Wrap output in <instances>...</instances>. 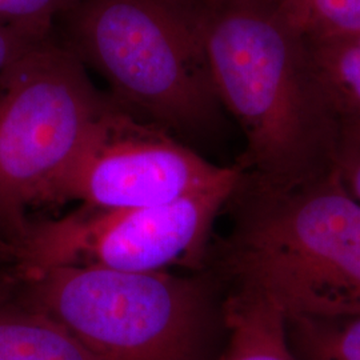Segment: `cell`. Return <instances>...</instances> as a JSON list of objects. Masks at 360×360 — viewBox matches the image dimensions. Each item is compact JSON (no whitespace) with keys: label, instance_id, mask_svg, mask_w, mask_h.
<instances>
[{"label":"cell","instance_id":"cell-12","mask_svg":"<svg viewBox=\"0 0 360 360\" xmlns=\"http://www.w3.org/2000/svg\"><path fill=\"white\" fill-rule=\"evenodd\" d=\"M306 39L360 32V0H307L288 19Z\"/></svg>","mask_w":360,"mask_h":360},{"label":"cell","instance_id":"cell-7","mask_svg":"<svg viewBox=\"0 0 360 360\" xmlns=\"http://www.w3.org/2000/svg\"><path fill=\"white\" fill-rule=\"evenodd\" d=\"M233 168L210 162L190 144L129 114L108 96L58 202L77 200L94 210L162 206L218 183Z\"/></svg>","mask_w":360,"mask_h":360},{"label":"cell","instance_id":"cell-13","mask_svg":"<svg viewBox=\"0 0 360 360\" xmlns=\"http://www.w3.org/2000/svg\"><path fill=\"white\" fill-rule=\"evenodd\" d=\"M83 0H0V22L53 28Z\"/></svg>","mask_w":360,"mask_h":360},{"label":"cell","instance_id":"cell-5","mask_svg":"<svg viewBox=\"0 0 360 360\" xmlns=\"http://www.w3.org/2000/svg\"><path fill=\"white\" fill-rule=\"evenodd\" d=\"M107 101L56 30L0 82V220L18 235L27 208L58 202Z\"/></svg>","mask_w":360,"mask_h":360},{"label":"cell","instance_id":"cell-1","mask_svg":"<svg viewBox=\"0 0 360 360\" xmlns=\"http://www.w3.org/2000/svg\"><path fill=\"white\" fill-rule=\"evenodd\" d=\"M199 31L219 102L245 135V179L288 188L334 169L340 124L283 13L269 0H203Z\"/></svg>","mask_w":360,"mask_h":360},{"label":"cell","instance_id":"cell-11","mask_svg":"<svg viewBox=\"0 0 360 360\" xmlns=\"http://www.w3.org/2000/svg\"><path fill=\"white\" fill-rule=\"evenodd\" d=\"M296 360H360V314L334 318H285Z\"/></svg>","mask_w":360,"mask_h":360},{"label":"cell","instance_id":"cell-14","mask_svg":"<svg viewBox=\"0 0 360 360\" xmlns=\"http://www.w3.org/2000/svg\"><path fill=\"white\" fill-rule=\"evenodd\" d=\"M53 30L55 27L39 28L0 22V82L34 44L49 37Z\"/></svg>","mask_w":360,"mask_h":360},{"label":"cell","instance_id":"cell-10","mask_svg":"<svg viewBox=\"0 0 360 360\" xmlns=\"http://www.w3.org/2000/svg\"><path fill=\"white\" fill-rule=\"evenodd\" d=\"M0 360H95L41 311L0 299Z\"/></svg>","mask_w":360,"mask_h":360},{"label":"cell","instance_id":"cell-4","mask_svg":"<svg viewBox=\"0 0 360 360\" xmlns=\"http://www.w3.org/2000/svg\"><path fill=\"white\" fill-rule=\"evenodd\" d=\"M27 278L30 306L95 360H208L223 324L224 297L211 275L55 267Z\"/></svg>","mask_w":360,"mask_h":360},{"label":"cell","instance_id":"cell-9","mask_svg":"<svg viewBox=\"0 0 360 360\" xmlns=\"http://www.w3.org/2000/svg\"><path fill=\"white\" fill-rule=\"evenodd\" d=\"M306 39V38H304ZM315 72L346 135L360 132V32L306 39Z\"/></svg>","mask_w":360,"mask_h":360},{"label":"cell","instance_id":"cell-8","mask_svg":"<svg viewBox=\"0 0 360 360\" xmlns=\"http://www.w3.org/2000/svg\"><path fill=\"white\" fill-rule=\"evenodd\" d=\"M223 324L227 340L217 360H296L285 316L266 300L227 292Z\"/></svg>","mask_w":360,"mask_h":360},{"label":"cell","instance_id":"cell-16","mask_svg":"<svg viewBox=\"0 0 360 360\" xmlns=\"http://www.w3.org/2000/svg\"><path fill=\"white\" fill-rule=\"evenodd\" d=\"M174 13H179L188 19H195L200 10L202 0H158Z\"/></svg>","mask_w":360,"mask_h":360},{"label":"cell","instance_id":"cell-3","mask_svg":"<svg viewBox=\"0 0 360 360\" xmlns=\"http://www.w3.org/2000/svg\"><path fill=\"white\" fill-rule=\"evenodd\" d=\"M60 23L59 39L129 114L186 143L218 127L199 20L158 0H83Z\"/></svg>","mask_w":360,"mask_h":360},{"label":"cell","instance_id":"cell-6","mask_svg":"<svg viewBox=\"0 0 360 360\" xmlns=\"http://www.w3.org/2000/svg\"><path fill=\"white\" fill-rule=\"evenodd\" d=\"M243 178L231 174L200 191L162 206L94 210L80 207L63 218L26 226L16 257L27 276L55 267L119 272H168L202 267L214 223Z\"/></svg>","mask_w":360,"mask_h":360},{"label":"cell","instance_id":"cell-2","mask_svg":"<svg viewBox=\"0 0 360 360\" xmlns=\"http://www.w3.org/2000/svg\"><path fill=\"white\" fill-rule=\"evenodd\" d=\"M219 257L227 292L269 302L285 318L360 314V203L339 169L288 188L245 178Z\"/></svg>","mask_w":360,"mask_h":360},{"label":"cell","instance_id":"cell-17","mask_svg":"<svg viewBox=\"0 0 360 360\" xmlns=\"http://www.w3.org/2000/svg\"><path fill=\"white\" fill-rule=\"evenodd\" d=\"M271 4L281 13H283L287 19L292 18L307 0H269Z\"/></svg>","mask_w":360,"mask_h":360},{"label":"cell","instance_id":"cell-15","mask_svg":"<svg viewBox=\"0 0 360 360\" xmlns=\"http://www.w3.org/2000/svg\"><path fill=\"white\" fill-rule=\"evenodd\" d=\"M336 168L348 191L360 203V132L343 136Z\"/></svg>","mask_w":360,"mask_h":360},{"label":"cell","instance_id":"cell-18","mask_svg":"<svg viewBox=\"0 0 360 360\" xmlns=\"http://www.w3.org/2000/svg\"><path fill=\"white\" fill-rule=\"evenodd\" d=\"M1 248H3V245H1V243H0V250H1Z\"/></svg>","mask_w":360,"mask_h":360}]
</instances>
